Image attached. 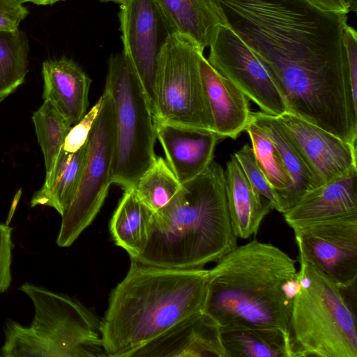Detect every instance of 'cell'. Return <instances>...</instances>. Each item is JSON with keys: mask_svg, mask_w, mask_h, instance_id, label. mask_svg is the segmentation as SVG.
Wrapping results in <instances>:
<instances>
[{"mask_svg": "<svg viewBox=\"0 0 357 357\" xmlns=\"http://www.w3.org/2000/svg\"><path fill=\"white\" fill-rule=\"evenodd\" d=\"M102 96L93 106L89 112L70 128L64 141L63 149L69 153L79 150L87 141L89 135L100 111L102 104Z\"/></svg>", "mask_w": 357, "mask_h": 357, "instance_id": "cell-30", "label": "cell"}, {"mask_svg": "<svg viewBox=\"0 0 357 357\" xmlns=\"http://www.w3.org/2000/svg\"><path fill=\"white\" fill-rule=\"evenodd\" d=\"M299 255L344 289L357 280V215L292 228Z\"/></svg>", "mask_w": 357, "mask_h": 357, "instance_id": "cell-10", "label": "cell"}, {"mask_svg": "<svg viewBox=\"0 0 357 357\" xmlns=\"http://www.w3.org/2000/svg\"><path fill=\"white\" fill-rule=\"evenodd\" d=\"M298 287L296 261L279 248L255 239L237 245L208 269L202 312L220 326L289 333Z\"/></svg>", "mask_w": 357, "mask_h": 357, "instance_id": "cell-3", "label": "cell"}, {"mask_svg": "<svg viewBox=\"0 0 357 357\" xmlns=\"http://www.w3.org/2000/svg\"><path fill=\"white\" fill-rule=\"evenodd\" d=\"M87 149L86 142L77 151H61L51 177L33 195L30 205L54 208L61 215L70 204L77 190Z\"/></svg>", "mask_w": 357, "mask_h": 357, "instance_id": "cell-23", "label": "cell"}, {"mask_svg": "<svg viewBox=\"0 0 357 357\" xmlns=\"http://www.w3.org/2000/svg\"><path fill=\"white\" fill-rule=\"evenodd\" d=\"M24 3L29 2L34 3L36 5L40 6H47L52 5L59 1H63L66 0H22Z\"/></svg>", "mask_w": 357, "mask_h": 357, "instance_id": "cell-34", "label": "cell"}, {"mask_svg": "<svg viewBox=\"0 0 357 357\" xmlns=\"http://www.w3.org/2000/svg\"><path fill=\"white\" fill-rule=\"evenodd\" d=\"M199 71L214 131L222 139H236L250 120V99L217 72L203 54L199 58Z\"/></svg>", "mask_w": 357, "mask_h": 357, "instance_id": "cell-17", "label": "cell"}, {"mask_svg": "<svg viewBox=\"0 0 357 357\" xmlns=\"http://www.w3.org/2000/svg\"><path fill=\"white\" fill-rule=\"evenodd\" d=\"M208 270L155 266L131 259L100 320L105 357H128L180 321L199 313Z\"/></svg>", "mask_w": 357, "mask_h": 357, "instance_id": "cell-2", "label": "cell"}, {"mask_svg": "<svg viewBox=\"0 0 357 357\" xmlns=\"http://www.w3.org/2000/svg\"><path fill=\"white\" fill-rule=\"evenodd\" d=\"M314 6L326 11L347 14L349 6L344 0H305Z\"/></svg>", "mask_w": 357, "mask_h": 357, "instance_id": "cell-33", "label": "cell"}, {"mask_svg": "<svg viewBox=\"0 0 357 357\" xmlns=\"http://www.w3.org/2000/svg\"><path fill=\"white\" fill-rule=\"evenodd\" d=\"M181 186L167 162L157 156L133 190L137 198L153 213L165 206Z\"/></svg>", "mask_w": 357, "mask_h": 357, "instance_id": "cell-27", "label": "cell"}, {"mask_svg": "<svg viewBox=\"0 0 357 357\" xmlns=\"http://www.w3.org/2000/svg\"><path fill=\"white\" fill-rule=\"evenodd\" d=\"M250 119L260 126L271 137L290 178L289 188L278 197V211L283 213L307 192L320 185L276 116L261 111L251 112Z\"/></svg>", "mask_w": 357, "mask_h": 357, "instance_id": "cell-19", "label": "cell"}, {"mask_svg": "<svg viewBox=\"0 0 357 357\" xmlns=\"http://www.w3.org/2000/svg\"><path fill=\"white\" fill-rule=\"evenodd\" d=\"M236 246L225 170L213 160L152 214L144 248L132 259L155 266L202 268Z\"/></svg>", "mask_w": 357, "mask_h": 357, "instance_id": "cell-4", "label": "cell"}, {"mask_svg": "<svg viewBox=\"0 0 357 357\" xmlns=\"http://www.w3.org/2000/svg\"><path fill=\"white\" fill-rule=\"evenodd\" d=\"M225 186L231 225L236 236L248 238L257 233L273 208L252 187L234 155L227 162Z\"/></svg>", "mask_w": 357, "mask_h": 357, "instance_id": "cell-21", "label": "cell"}, {"mask_svg": "<svg viewBox=\"0 0 357 357\" xmlns=\"http://www.w3.org/2000/svg\"><path fill=\"white\" fill-rule=\"evenodd\" d=\"M226 357H294L289 333L278 328L220 326Z\"/></svg>", "mask_w": 357, "mask_h": 357, "instance_id": "cell-22", "label": "cell"}, {"mask_svg": "<svg viewBox=\"0 0 357 357\" xmlns=\"http://www.w3.org/2000/svg\"><path fill=\"white\" fill-rule=\"evenodd\" d=\"M120 5L123 52L143 86L153 114L159 56L174 32L154 0H125Z\"/></svg>", "mask_w": 357, "mask_h": 357, "instance_id": "cell-11", "label": "cell"}, {"mask_svg": "<svg viewBox=\"0 0 357 357\" xmlns=\"http://www.w3.org/2000/svg\"><path fill=\"white\" fill-rule=\"evenodd\" d=\"M105 91L112 99L115 123L111 181L126 190L153 164L157 137L147 96L123 52L109 59Z\"/></svg>", "mask_w": 357, "mask_h": 357, "instance_id": "cell-7", "label": "cell"}, {"mask_svg": "<svg viewBox=\"0 0 357 357\" xmlns=\"http://www.w3.org/2000/svg\"><path fill=\"white\" fill-rule=\"evenodd\" d=\"M29 51V40L23 31H0V102L24 82Z\"/></svg>", "mask_w": 357, "mask_h": 357, "instance_id": "cell-25", "label": "cell"}, {"mask_svg": "<svg viewBox=\"0 0 357 357\" xmlns=\"http://www.w3.org/2000/svg\"><path fill=\"white\" fill-rule=\"evenodd\" d=\"M166 162L181 184L201 174L213 160L222 138L215 132L193 127L154 122Z\"/></svg>", "mask_w": 357, "mask_h": 357, "instance_id": "cell-15", "label": "cell"}, {"mask_svg": "<svg viewBox=\"0 0 357 357\" xmlns=\"http://www.w3.org/2000/svg\"><path fill=\"white\" fill-rule=\"evenodd\" d=\"M100 1H105V2L112 1V2H114V3H117L121 4L125 0H100Z\"/></svg>", "mask_w": 357, "mask_h": 357, "instance_id": "cell-36", "label": "cell"}, {"mask_svg": "<svg viewBox=\"0 0 357 357\" xmlns=\"http://www.w3.org/2000/svg\"><path fill=\"white\" fill-rule=\"evenodd\" d=\"M44 100L50 101L70 125L85 115L91 79L65 56L45 60L42 66Z\"/></svg>", "mask_w": 357, "mask_h": 357, "instance_id": "cell-18", "label": "cell"}, {"mask_svg": "<svg viewBox=\"0 0 357 357\" xmlns=\"http://www.w3.org/2000/svg\"><path fill=\"white\" fill-rule=\"evenodd\" d=\"M153 213L137 198L133 188L124 193L111 218L109 230L117 246L133 259L146 243Z\"/></svg>", "mask_w": 357, "mask_h": 357, "instance_id": "cell-24", "label": "cell"}, {"mask_svg": "<svg viewBox=\"0 0 357 357\" xmlns=\"http://www.w3.org/2000/svg\"><path fill=\"white\" fill-rule=\"evenodd\" d=\"M20 290L31 299L29 327L8 319L0 356L4 357H105L100 320L78 300L29 282Z\"/></svg>", "mask_w": 357, "mask_h": 357, "instance_id": "cell-5", "label": "cell"}, {"mask_svg": "<svg viewBox=\"0 0 357 357\" xmlns=\"http://www.w3.org/2000/svg\"><path fill=\"white\" fill-rule=\"evenodd\" d=\"M234 155L255 192L278 211L277 193L258 164L252 146L246 144Z\"/></svg>", "mask_w": 357, "mask_h": 357, "instance_id": "cell-29", "label": "cell"}, {"mask_svg": "<svg viewBox=\"0 0 357 357\" xmlns=\"http://www.w3.org/2000/svg\"><path fill=\"white\" fill-rule=\"evenodd\" d=\"M298 261L299 287L289 327L294 357H357L356 314L346 295L349 289L305 259L298 257Z\"/></svg>", "mask_w": 357, "mask_h": 357, "instance_id": "cell-6", "label": "cell"}, {"mask_svg": "<svg viewBox=\"0 0 357 357\" xmlns=\"http://www.w3.org/2000/svg\"><path fill=\"white\" fill-rule=\"evenodd\" d=\"M349 6V11L356 12L357 10V0H344Z\"/></svg>", "mask_w": 357, "mask_h": 357, "instance_id": "cell-35", "label": "cell"}, {"mask_svg": "<svg viewBox=\"0 0 357 357\" xmlns=\"http://www.w3.org/2000/svg\"><path fill=\"white\" fill-rule=\"evenodd\" d=\"M226 357L220 326L202 312L174 326L128 357Z\"/></svg>", "mask_w": 357, "mask_h": 357, "instance_id": "cell-14", "label": "cell"}, {"mask_svg": "<svg viewBox=\"0 0 357 357\" xmlns=\"http://www.w3.org/2000/svg\"><path fill=\"white\" fill-rule=\"evenodd\" d=\"M22 0H0V31H13L29 14Z\"/></svg>", "mask_w": 357, "mask_h": 357, "instance_id": "cell-32", "label": "cell"}, {"mask_svg": "<svg viewBox=\"0 0 357 357\" xmlns=\"http://www.w3.org/2000/svg\"><path fill=\"white\" fill-rule=\"evenodd\" d=\"M276 117L320 185L357 171L356 145L289 112Z\"/></svg>", "mask_w": 357, "mask_h": 357, "instance_id": "cell-13", "label": "cell"}, {"mask_svg": "<svg viewBox=\"0 0 357 357\" xmlns=\"http://www.w3.org/2000/svg\"><path fill=\"white\" fill-rule=\"evenodd\" d=\"M203 52L183 35L167 37L158 60L154 122L214 131L199 71Z\"/></svg>", "mask_w": 357, "mask_h": 357, "instance_id": "cell-8", "label": "cell"}, {"mask_svg": "<svg viewBox=\"0 0 357 357\" xmlns=\"http://www.w3.org/2000/svg\"><path fill=\"white\" fill-rule=\"evenodd\" d=\"M206 59L266 114L287 112L285 102L268 72L256 55L227 24H220Z\"/></svg>", "mask_w": 357, "mask_h": 357, "instance_id": "cell-12", "label": "cell"}, {"mask_svg": "<svg viewBox=\"0 0 357 357\" xmlns=\"http://www.w3.org/2000/svg\"><path fill=\"white\" fill-rule=\"evenodd\" d=\"M13 228L0 223V293L6 291L11 282Z\"/></svg>", "mask_w": 357, "mask_h": 357, "instance_id": "cell-31", "label": "cell"}, {"mask_svg": "<svg viewBox=\"0 0 357 357\" xmlns=\"http://www.w3.org/2000/svg\"><path fill=\"white\" fill-rule=\"evenodd\" d=\"M245 130L250 138L258 164L278 197L288 190L291 180L275 144L268 133L251 119Z\"/></svg>", "mask_w": 357, "mask_h": 357, "instance_id": "cell-28", "label": "cell"}, {"mask_svg": "<svg viewBox=\"0 0 357 357\" xmlns=\"http://www.w3.org/2000/svg\"><path fill=\"white\" fill-rule=\"evenodd\" d=\"M32 120L44 156L47 181L54 172L71 125L49 100H44L33 113Z\"/></svg>", "mask_w": 357, "mask_h": 357, "instance_id": "cell-26", "label": "cell"}, {"mask_svg": "<svg viewBox=\"0 0 357 357\" xmlns=\"http://www.w3.org/2000/svg\"><path fill=\"white\" fill-rule=\"evenodd\" d=\"M212 1L264 66L290 109L320 112L347 92V14L323 10L305 0Z\"/></svg>", "mask_w": 357, "mask_h": 357, "instance_id": "cell-1", "label": "cell"}, {"mask_svg": "<svg viewBox=\"0 0 357 357\" xmlns=\"http://www.w3.org/2000/svg\"><path fill=\"white\" fill-rule=\"evenodd\" d=\"M100 111L87 139L81 177L74 197L63 213L56 238L59 247L71 245L93 222L107 195L112 181L115 123L111 96L104 90Z\"/></svg>", "mask_w": 357, "mask_h": 357, "instance_id": "cell-9", "label": "cell"}, {"mask_svg": "<svg viewBox=\"0 0 357 357\" xmlns=\"http://www.w3.org/2000/svg\"><path fill=\"white\" fill-rule=\"evenodd\" d=\"M174 33L195 43L203 51L225 24L220 9L212 0H154Z\"/></svg>", "mask_w": 357, "mask_h": 357, "instance_id": "cell-20", "label": "cell"}, {"mask_svg": "<svg viewBox=\"0 0 357 357\" xmlns=\"http://www.w3.org/2000/svg\"><path fill=\"white\" fill-rule=\"evenodd\" d=\"M357 171L325 183L303 195L283 213L291 227L357 215Z\"/></svg>", "mask_w": 357, "mask_h": 357, "instance_id": "cell-16", "label": "cell"}]
</instances>
